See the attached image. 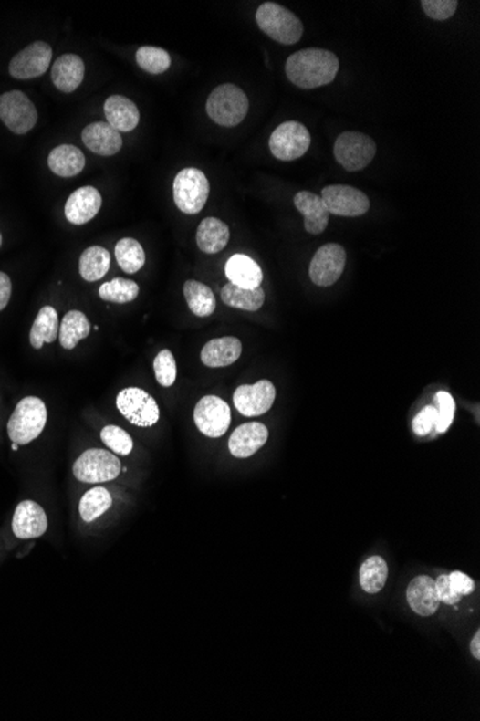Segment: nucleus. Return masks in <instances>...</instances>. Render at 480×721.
I'll return each mask as SVG.
<instances>
[{
  "label": "nucleus",
  "instance_id": "6",
  "mask_svg": "<svg viewBox=\"0 0 480 721\" xmlns=\"http://www.w3.org/2000/svg\"><path fill=\"white\" fill-rule=\"evenodd\" d=\"M376 141L360 131H344L335 140V159L347 172L366 169L376 157Z\"/></svg>",
  "mask_w": 480,
  "mask_h": 721
},
{
  "label": "nucleus",
  "instance_id": "19",
  "mask_svg": "<svg viewBox=\"0 0 480 721\" xmlns=\"http://www.w3.org/2000/svg\"><path fill=\"white\" fill-rule=\"evenodd\" d=\"M82 141L92 153L99 156H114L122 147L121 134L107 121H97L85 127L82 130Z\"/></svg>",
  "mask_w": 480,
  "mask_h": 721
},
{
  "label": "nucleus",
  "instance_id": "41",
  "mask_svg": "<svg viewBox=\"0 0 480 721\" xmlns=\"http://www.w3.org/2000/svg\"><path fill=\"white\" fill-rule=\"evenodd\" d=\"M457 0H423L422 7L427 16L434 21H446L454 16L457 11Z\"/></svg>",
  "mask_w": 480,
  "mask_h": 721
},
{
  "label": "nucleus",
  "instance_id": "23",
  "mask_svg": "<svg viewBox=\"0 0 480 721\" xmlns=\"http://www.w3.org/2000/svg\"><path fill=\"white\" fill-rule=\"evenodd\" d=\"M105 117L107 123L117 130L130 133L136 129L140 123V111L136 104L127 97L111 96L107 99L104 104Z\"/></svg>",
  "mask_w": 480,
  "mask_h": 721
},
{
  "label": "nucleus",
  "instance_id": "37",
  "mask_svg": "<svg viewBox=\"0 0 480 721\" xmlns=\"http://www.w3.org/2000/svg\"><path fill=\"white\" fill-rule=\"evenodd\" d=\"M137 64L142 71L159 75L166 72L172 65V57L166 49L156 47H141L136 54Z\"/></svg>",
  "mask_w": 480,
  "mask_h": 721
},
{
  "label": "nucleus",
  "instance_id": "27",
  "mask_svg": "<svg viewBox=\"0 0 480 721\" xmlns=\"http://www.w3.org/2000/svg\"><path fill=\"white\" fill-rule=\"evenodd\" d=\"M229 239V226L217 218L203 219L197 229V246L204 254H219L226 248Z\"/></svg>",
  "mask_w": 480,
  "mask_h": 721
},
{
  "label": "nucleus",
  "instance_id": "21",
  "mask_svg": "<svg viewBox=\"0 0 480 721\" xmlns=\"http://www.w3.org/2000/svg\"><path fill=\"white\" fill-rule=\"evenodd\" d=\"M407 602L417 615L432 616L437 612L440 599L437 596L436 583L429 576L412 579L407 588Z\"/></svg>",
  "mask_w": 480,
  "mask_h": 721
},
{
  "label": "nucleus",
  "instance_id": "3",
  "mask_svg": "<svg viewBox=\"0 0 480 721\" xmlns=\"http://www.w3.org/2000/svg\"><path fill=\"white\" fill-rule=\"evenodd\" d=\"M47 419V406L41 399L35 396L22 399L7 423V435L12 443L26 445L41 435Z\"/></svg>",
  "mask_w": 480,
  "mask_h": 721
},
{
  "label": "nucleus",
  "instance_id": "26",
  "mask_svg": "<svg viewBox=\"0 0 480 721\" xmlns=\"http://www.w3.org/2000/svg\"><path fill=\"white\" fill-rule=\"evenodd\" d=\"M47 166L57 176L74 177L84 171L85 156L78 147L61 144L49 153Z\"/></svg>",
  "mask_w": 480,
  "mask_h": 721
},
{
  "label": "nucleus",
  "instance_id": "17",
  "mask_svg": "<svg viewBox=\"0 0 480 721\" xmlns=\"http://www.w3.org/2000/svg\"><path fill=\"white\" fill-rule=\"evenodd\" d=\"M12 528L17 538H41L47 528V513L35 501H22L15 510Z\"/></svg>",
  "mask_w": 480,
  "mask_h": 721
},
{
  "label": "nucleus",
  "instance_id": "40",
  "mask_svg": "<svg viewBox=\"0 0 480 721\" xmlns=\"http://www.w3.org/2000/svg\"><path fill=\"white\" fill-rule=\"evenodd\" d=\"M434 399H436L437 406H439V408H436L437 421L434 429H436L437 433L443 434L454 423L456 403H454V399L447 392H439Z\"/></svg>",
  "mask_w": 480,
  "mask_h": 721
},
{
  "label": "nucleus",
  "instance_id": "9",
  "mask_svg": "<svg viewBox=\"0 0 480 721\" xmlns=\"http://www.w3.org/2000/svg\"><path fill=\"white\" fill-rule=\"evenodd\" d=\"M117 408L130 423L140 428H150L159 423L160 409L156 399L142 389H122L117 396Z\"/></svg>",
  "mask_w": 480,
  "mask_h": 721
},
{
  "label": "nucleus",
  "instance_id": "43",
  "mask_svg": "<svg viewBox=\"0 0 480 721\" xmlns=\"http://www.w3.org/2000/svg\"><path fill=\"white\" fill-rule=\"evenodd\" d=\"M434 583H436L437 596H439L440 602L446 603V605H454L462 599V596L457 595L456 592H454V589L450 588L449 575L440 576L437 580H434Z\"/></svg>",
  "mask_w": 480,
  "mask_h": 721
},
{
  "label": "nucleus",
  "instance_id": "12",
  "mask_svg": "<svg viewBox=\"0 0 480 721\" xmlns=\"http://www.w3.org/2000/svg\"><path fill=\"white\" fill-rule=\"evenodd\" d=\"M232 421V412L224 399L204 396L194 408V423L203 435L220 438L226 434Z\"/></svg>",
  "mask_w": 480,
  "mask_h": 721
},
{
  "label": "nucleus",
  "instance_id": "7",
  "mask_svg": "<svg viewBox=\"0 0 480 721\" xmlns=\"http://www.w3.org/2000/svg\"><path fill=\"white\" fill-rule=\"evenodd\" d=\"M121 473V463L105 449H89L74 464V475L81 483H107Z\"/></svg>",
  "mask_w": 480,
  "mask_h": 721
},
{
  "label": "nucleus",
  "instance_id": "47",
  "mask_svg": "<svg viewBox=\"0 0 480 721\" xmlns=\"http://www.w3.org/2000/svg\"><path fill=\"white\" fill-rule=\"evenodd\" d=\"M12 449H14V451H17V449H19V444L12 443Z\"/></svg>",
  "mask_w": 480,
  "mask_h": 721
},
{
  "label": "nucleus",
  "instance_id": "4",
  "mask_svg": "<svg viewBox=\"0 0 480 721\" xmlns=\"http://www.w3.org/2000/svg\"><path fill=\"white\" fill-rule=\"evenodd\" d=\"M206 111L214 123L222 127H235L244 121L249 111V99L234 84H224L212 91L206 102Z\"/></svg>",
  "mask_w": 480,
  "mask_h": 721
},
{
  "label": "nucleus",
  "instance_id": "39",
  "mask_svg": "<svg viewBox=\"0 0 480 721\" xmlns=\"http://www.w3.org/2000/svg\"><path fill=\"white\" fill-rule=\"evenodd\" d=\"M157 381L164 388L174 385L177 376L176 360L170 350H162L154 359Z\"/></svg>",
  "mask_w": 480,
  "mask_h": 721
},
{
  "label": "nucleus",
  "instance_id": "18",
  "mask_svg": "<svg viewBox=\"0 0 480 721\" xmlns=\"http://www.w3.org/2000/svg\"><path fill=\"white\" fill-rule=\"evenodd\" d=\"M295 208L304 214L305 231L311 235H319L327 229L329 222V212L318 194L302 191L295 194Z\"/></svg>",
  "mask_w": 480,
  "mask_h": 721
},
{
  "label": "nucleus",
  "instance_id": "10",
  "mask_svg": "<svg viewBox=\"0 0 480 721\" xmlns=\"http://www.w3.org/2000/svg\"><path fill=\"white\" fill-rule=\"evenodd\" d=\"M0 120L12 133L26 134L37 124V111L24 92H5L0 96Z\"/></svg>",
  "mask_w": 480,
  "mask_h": 721
},
{
  "label": "nucleus",
  "instance_id": "31",
  "mask_svg": "<svg viewBox=\"0 0 480 721\" xmlns=\"http://www.w3.org/2000/svg\"><path fill=\"white\" fill-rule=\"evenodd\" d=\"M183 293L186 297L187 306L194 316L209 317L216 310V298H214V291L206 284L189 279L184 283Z\"/></svg>",
  "mask_w": 480,
  "mask_h": 721
},
{
  "label": "nucleus",
  "instance_id": "29",
  "mask_svg": "<svg viewBox=\"0 0 480 721\" xmlns=\"http://www.w3.org/2000/svg\"><path fill=\"white\" fill-rule=\"evenodd\" d=\"M91 324L81 311L72 310L65 314L59 326V343L67 350L72 349L89 336Z\"/></svg>",
  "mask_w": 480,
  "mask_h": 721
},
{
  "label": "nucleus",
  "instance_id": "42",
  "mask_svg": "<svg viewBox=\"0 0 480 721\" xmlns=\"http://www.w3.org/2000/svg\"><path fill=\"white\" fill-rule=\"evenodd\" d=\"M437 409L434 406H426L417 413L412 421V431L417 436L429 435L430 431L436 426Z\"/></svg>",
  "mask_w": 480,
  "mask_h": 721
},
{
  "label": "nucleus",
  "instance_id": "15",
  "mask_svg": "<svg viewBox=\"0 0 480 721\" xmlns=\"http://www.w3.org/2000/svg\"><path fill=\"white\" fill-rule=\"evenodd\" d=\"M277 391L272 381H259L255 385H244L235 391V408L244 416H261L274 405Z\"/></svg>",
  "mask_w": 480,
  "mask_h": 721
},
{
  "label": "nucleus",
  "instance_id": "25",
  "mask_svg": "<svg viewBox=\"0 0 480 721\" xmlns=\"http://www.w3.org/2000/svg\"><path fill=\"white\" fill-rule=\"evenodd\" d=\"M226 277L230 283L247 289L261 287L264 279V274L257 262L242 254H236L226 262Z\"/></svg>",
  "mask_w": 480,
  "mask_h": 721
},
{
  "label": "nucleus",
  "instance_id": "22",
  "mask_svg": "<svg viewBox=\"0 0 480 721\" xmlns=\"http://www.w3.org/2000/svg\"><path fill=\"white\" fill-rule=\"evenodd\" d=\"M85 65L81 57L75 54H65L52 67V82L59 91L74 92L84 81Z\"/></svg>",
  "mask_w": 480,
  "mask_h": 721
},
{
  "label": "nucleus",
  "instance_id": "13",
  "mask_svg": "<svg viewBox=\"0 0 480 721\" xmlns=\"http://www.w3.org/2000/svg\"><path fill=\"white\" fill-rule=\"evenodd\" d=\"M345 262L347 254L339 244H325L315 252L309 266L312 283L318 287L334 286L344 273Z\"/></svg>",
  "mask_w": 480,
  "mask_h": 721
},
{
  "label": "nucleus",
  "instance_id": "45",
  "mask_svg": "<svg viewBox=\"0 0 480 721\" xmlns=\"http://www.w3.org/2000/svg\"><path fill=\"white\" fill-rule=\"evenodd\" d=\"M12 296V281L5 273H0V311L6 308Z\"/></svg>",
  "mask_w": 480,
  "mask_h": 721
},
{
  "label": "nucleus",
  "instance_id": "16",
  "mask_svg": "<svg viewBox=\"0 0 480 721\" xmlns=\"http://www.w3.org/2000/svg\"><path fill=\"white\" fill-rule=\"evenodd\" d=\"M102 206L101 193L92 186L79 187L65 204V216L69 224L85 225L99 214Z\"/></svg>",
  "mask_w": 480,
  "mask_h": 721
},
{
  "label": "nucleus",
  "instance_id": "24",
  "mask_svg": "<svg viewBox=\"0 0 480 721\" xmlns=\"http://www.w3.org/2000/svg\"><path fill=\"white\" fill-rule=\"evenodd\" d=\"M242 356V343L236 337L214 339L204 346L200 358L207 368H226Z\"/></svg>",
  "mask_w": 480,
  "mask_h": 721
},
{
  "label": "nucleus",
  "instance_id": "46",
  "mask_svg": "<svg viewBox=\"0 0 480 721\" xmlns=\"http://www.w3.org/2000/svg\"><path fill=\"white\" fill-rule=\"evenodd\" d=\"M470 650H472V653H474V657L476 660L480 658V631H477L475 633L474 640H472V643H470Z\"/></svg>",
  "mask_w": 480,
  "mask_h": 721
},
{
  "label": "nucleus",
  "instance_id": "14",
  "mask_svg": "<svg viewBox=\"0 0 480 721\" xmlns=\"http://www.w3.org/2000/svg\"><path fill=\"white\" fill-rule=\"evenodd\" d=\"M52 48L44 41L34 42L19 54L15 55L9 64V72L16 79H32L41 77L49 68Z\"/></svg>",
  "mask_w": 480,
  "mask_h": 721
},
{
  "label": "nucleus",
  "instance_id": "33",
  "mask_svg": "<svg viewBox=\"0 0 480 721\" xmlns=\"http://www.w3.org/2000/svg\"><path fill=\"white\" fill-rule=\"evenodd\" d=\"M115 258L124 273L136 274L146 264V252L136 239L122 238L115 246Z\"/></svg>",
  "mask_w": 480,
  "mask_h": 721
},
{
  "label": "nucleus",
  "instance_id": "1",
  "mask_svg": "<svg viewBox=\"0 0 480 721\" xmlns=\"http://www.w3.org/2000/svg\"><path fill=\"white\" fill-rule=\"evenodd\" d=\"M339 57L334 52L319 48L295 52L285 64L287 79L302 89L329 86L339 74Z\"/></svg>",
  "mask_w": 480,
  "mask_h": 721
},
{
  "label": "nucleus",
  "instance_id": "38",
  "mask_svg": "<svg viewBox=\"0 0 480 721\" xmlns=\"http://www.w3.org/2000/svg\"><path fill=\"white\" fill-rule=\"evenodd\" d=\"M101 439L105 445L120 455H129L134 448L131 436L119 426H105L101 431Z\"/></svg>",
  "mask_w": 480,
  "mask_h": 721
},
{
  "label": "nucleus",
  "instance_id": "5",
  "mask_svg": "<svg viewBox=\"0 0 480 721\" xmlns=\"http://www.w3.org/2000/svg\"><path fill=\"white\" fill-rule=\"evenodd\" d=\"M210 184L206 174L196 167L179 172L172 183V196L177 208L186 214H197L209 199Z\"/></svg>",
  "mask_w": 480,
  "mask_h": 721
},
{
  "label": "nucleus",
  "instance_id": "32",
  "mask_svg": "<svg viewBox=\"0 0 480 721\" xmlns=\"http://www.w3.org/2000/svg\"><path fill=\"white\" fill-rule=\"evenodd\" d=\"M111 264V256L102 246H89L82 252L79 258V274L89 283H95L107 276Z\"/></svg>",
  "mask_w": 480,
  "mask_h": 721
},
{
  "label": "nucleus",
  "instance_id": "8",
  "mask_svg": "<svg viewBox=\"0 0 480 721\" xmlns=\"http://www.w3.org/2000/svg\"><path fill=\"white\" fill-rule=\"evenodd\" d=\"M311 147V134L299 121H285L269 139V149L277 161L292 162L304 156Z\"/></svg>",
  "mask_w": 480,
  "mask_h": 721
},
{
  "label": "nucleus",
  "instance_id": "11",
  "mask_svg": "<svg viewBox=\"0 0 480 721\" xmlns=\"http://www.w3.org/2000/svg\"><path fill=\"white\" fill-rule=\"evenodd\" d=\"M322 201L329 214L355 218L367 214L370 209L369 196L364 192L349 184H331L322 189Z\"/></svg>",
  "mask_w": 480,
  "mask_h": 721
},
{
  "label": "nucleus",
  "instance_id": "36",
  "mask_svg": "<svg viewBox=\"0 0 480 721\" xmlns=\"http://www.w3.org/2000/svg\"><path fill=\"white\" fill-rule=\"evenodd\" d=\"M139 284L132 279L114 278L99 287V297L107 303H130L139 297Z\"/></svg>",
  "mask_w": 480,
  "mask_h": 721
},
{
  "label": "nucleus",
  "instance_id": "30",
  "mask_svg": "<svg viewBox=\"0 0 480 721\" xmlns=\"http://www.w3.org/2000/svg\"><path fill=\"white\" fill-rule=\"evenodd\" d=\"M57 333H59V320H57V310L51 306L42 307L35 319L29 336L32 348L39 350L44 343H54L57 339Z\"/></svg>",
  "mask_w": 480,
  "mask_h": 721
},
{
  "label": "nucleus",
  "instance_id": "44",
  "mask_svg": "<svg viewBox=\"0 0 480 721\" xmlns=\"http://www.w3.org/2000/svg\"><path fill=\"white\" fill-rule=\"evenodd\" d=\"M449 583L450 588L454 589V592L460 596L470 595L475 590L474 580L462 572L450 573Z\"/></svg>",
  "mask_w": 480,
  "mask_h": 721
},
{
  "label": "nucleus",
  "instance_id": "34",
  "mask_svg": "<svg viewBox=\"0 0 480 721\" xmlns=\"http://www.w3.org/2000/svg\"><path fill=\"white\" fill-rule=\"evenodd\" d=\"M389 566L380 556H372L360 569V585L367 593H379L386 586Z\"/></svg>",
  "mask_w": 480,
  "mask_h": 721
},
{
  "label": "nucleus",
  "instance_id": "35",
  "mask_svg": "<svg viewBox=\"0 0 480 721\" xmlns=\"http://www.w3.org/2000/svg\"><path fill=\"white\" fill-rule=\"evenodd\" d=\"M112 506V497L110 491L104 486H95L84 494L79 503V514L85 523H92L101 517L105 511Z\"/></svg>",
  "mask_w": 480,
  "mask_h": 721
},
{
  "label": "nucleus",
  "instance_id": "20",
  "mask_svg": "<svg viewBox=\"0 0 480 721\" xmlns=\"http://www.w3.org/2000/svg\"><path fill=\"white\" fill-rule=\"evenodd\" d=\"M267 436L269 431L264 423H245L230 436V454L236 458H249L266 444Z\"/></svg>",
  "mask_w": 480,
  "mask_h": 721
},
{
  "label": "nucleus",
  "instance_id": "2",
  "mask_svg": "<svg viewBox=\"0 0 480 721\" xmlns=\"http://www.w3.org/2000/svg\"><path fill=\"white\" fill-rule=\"evenodd\" d=\"M256 24L262 32L279 44H297L304 34L301 19L294 12L274 2H265L257 7Z\"/></svg>",
  "mask_w": 480,
  "mask_h": 721
},
{
  "label": "nucleus",
  "instance_id": "48",
  "mask_svg": "<svg viewBox=\"0 0 480 721\" xmlns=\"http://www.w3.org/2000/svg\"><path fill=\"white\" fill-rule=\"evenodd\" d=\"M0 246H2V235H0Z\"/></svg>",
  "mask_w": 480,
  "mask_h": 721
},
{
  "label": "nucleus",
  "instance_id": "28",
  "mask_svg": "<svg viewBox=\"0 0 480 721\" xmlns=\"http://www.w3.org/2000/svg\"><path fill=\"white\" fill-rule=\"evenodd\" d=\"M220 297L226 306L245 311H257L265 303V291L262 287L247 289L229 283L222 288Z\"/></svg>",
  "mask_w": 480,
  "mask_h": 721
}]
</instances>
